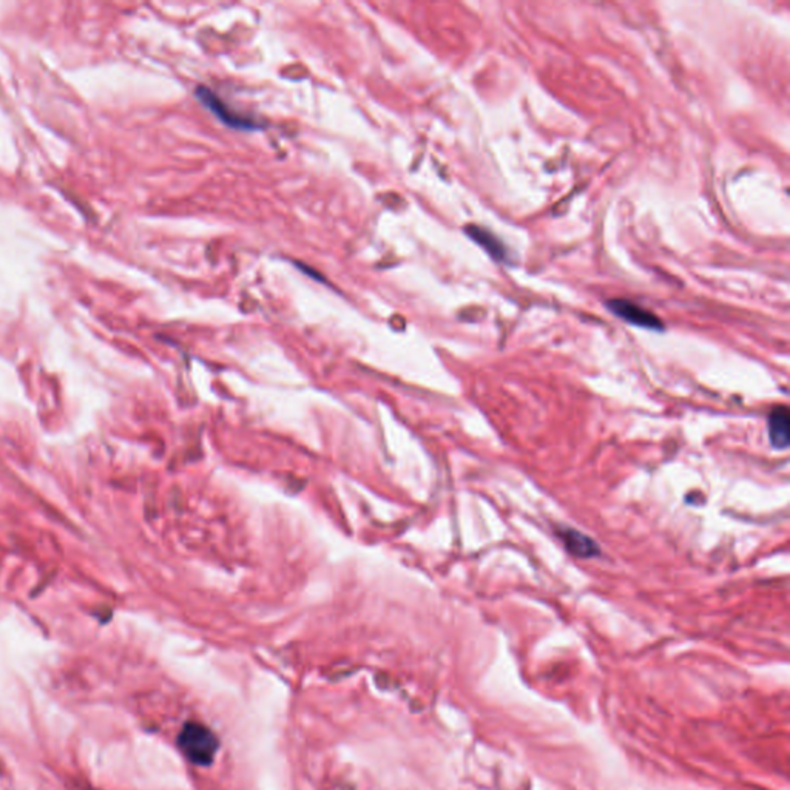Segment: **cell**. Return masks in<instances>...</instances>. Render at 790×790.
I'll use <instances>...</instances> for the list:
<instances>
[{"mask_svg":"<svg viewBox=\"0 0 790 790\" xmlns=\"http://www.w3.org/2000/svg\"><path fill=\"white\" fill-rule=\"evenodd\" d=\"M558 536L565 550L569 554H573L579 559H593L601 556V547L597 545L596 541H593L592 537L586 536L584 533L575 528H558Z\"/></svg>","mask_w":790,"mask_h":790,"instance_id":"cell-4","label":"cell"},{"mask_svg":"<svg viewBox=\"0 0 790 790\" xmlns=\"http://www.w3.org/2000/svg\"><path fill=\"white\" fill-rule=\"evenodd\" d=\"M768 442L777 451H785L790 445V411L786 404L775 406L768 419Z\"/></svg>","mask_w":790,"mask_h":790,"instance_id":"cell-5","label":"cell"},{"mask_svg":"<svg viewBox=\"0 0 790 790\" xmlns=\"http://www.w3.org/2000/svg\"><path fill=\"white\" fill-rule=\"evenodd\" d=\"M195 94H196L199 102L205 109H209L222 124H226L227 127L243 130V132H256V130H263L265 127V122L260 119L232 110L218 94L213 93L204 85H199Z\"/></svg>","mask_w":790,"mask_h":790,"instance_id":"cell-2","label":"cell"},{"mask_svg":"<svg viewBox=\"0 0 790 790\" xmlns=\"http://www.w3.org/2000/svg\"><path fill=\"white\" fill-rule=\"evenodd\" d=\"M607 308L612 314L620 317L621 320H624L631 326L658 332H663L665 329L658 316H655L650 310L644 309L639 304L629 301V300H608Z\"/></svg>","mask_w":790,"mask_h":790,"instance_id":"cell-3","label":"cell"},{"mask_svg":"<svg viewBox=\"0 0 790 790\" xmlns=\"http://www.w3.org/2000/svg\"><path fill=\"white\" fill-rule=\"evenodd\" d=\"M178 746L196 766H211L220 749V741L209 727L199 723H187L178 736Z\"/></svg>","mask_w":790,"mask_h":790,"instance_id":"cell-1","label":"cell"},{"mask_svg":"<svg viewBox=\"0 0 790 790\" xmlns=\"http://www.w3.org/2000/svg\"><path fill=\"white\" fill-rule=\"evenodd\" d=\"M464 232L474 243L479 244L482 249L487 250V254L494 260L503 261L507 258V249H505L502 241L487 229L470 224V226L464 227Z\"/></svg>","mask_w":790,"mask_h":790,"instance_id":"cell-6","label":"cell"}]
</instances>
